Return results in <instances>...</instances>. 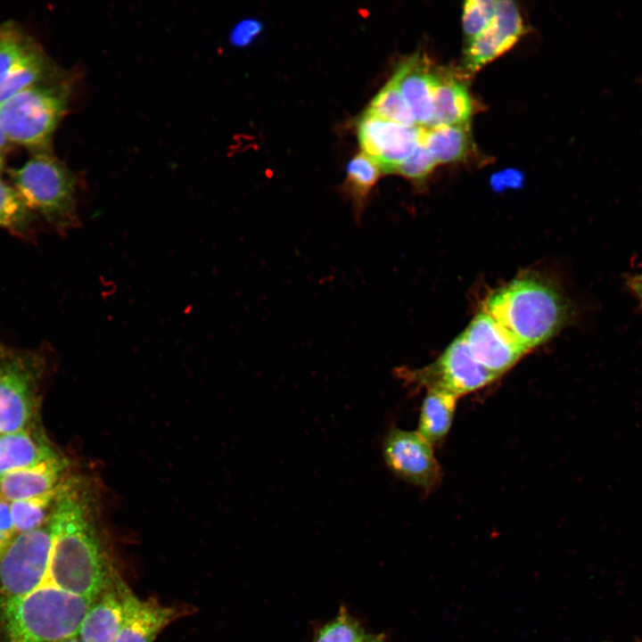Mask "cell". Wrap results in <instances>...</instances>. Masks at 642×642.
I'll return each mask as SVG.
<instances>
[{
  "label": "cell",
  "instance_id": "obj_1",
  "mask_svg": "<svg viewBox=\"0 0 642 642\" xmlns=\"http://www.w3.org/2000/svg\"><path fill=\"white\" fill-rule=\"evenodd\" d=\"M101 506L100 491L90 478L69 474L63 481L49 519L45 583L91 599L104 589L107 573L97 531Z\"/></svg>",
  "mask_w": 642,
  "mask_h": 642
},
{
  "label": "cell",
  "instance_id": "obj_2",
  "mask_svg": "<svg viewBox=\"0 0 642 642\" xmlns=\"http://www.w3.org/2000/svg\"><path fill=\"white\" fill-rule=\"evenodd\" d=\"M482 311L527 353L558 332L567 307L554 285L541 278L523 276L492 292Z\"/></svg>",
  "mask_w": 642,
  "mask_h": 642
},
{
  "label": "cell",
  "instance_id": "obj_3",
  "mask_svg": "<svg viewBox=\"0 0 642 642\" xmlns=\"http://www.w3.org/2000/svg\"><path fill=\"white\" fill-rule=\"evenodd\" d=\"M93 602L44 582L31 593L0 607L7 641L61 642L73 638Z\"/></svg>",
  "mask_w": 642,
  "mask_h": 642
},
{
  "label": "cell",
  "instance_id": "obj_4",
  "mask_svg": "<svg viewBox=\"0 0 642 642\" xmlns=\"http://www.w3.org/2000/svg\"><path fill=\"white\" fill-rule=\"evenodd\" d=\"M10 175L13 187L37 218L62 235L78 227L76 180L58 159L39 152Z\"/></svg>",
  "mask_w": 642,
  "mask_h": 642
},
{
  "label": "cell",
  "instance_id": "obj_5",
  "mask_svg": "<svg viewBox=\"0 0 642 642\" xmlns=\"http://www.w3.org/2000/svg\"><path fill=\"white\" fill-rule=\"evenodd\" d=\"M64 82H43L0 103V127L10 142L33 148L46 146L69 103Z\"/></svg>",
  "mask_w": 642,
  "mask_h": 642
},
{
  "label": "cell",
  "instance_id": "obj_6",
  "mask_svg": "<svg viewBox=\"0 0 642 642\" xmlns=\"http://www.w3.org/2000/svg\"><path fill=\"white\" fill-rule=\"evenodd\" d=\"M42 355L0 343V434L37 424Z\"/></svg>",
  "mask_w": 642,
  "mask_h": 642
},
{
  "label": "cell",
  "instance_id": "obj_7",
  "mask_svg": "<svg viewBox=\"0 0 642 642\" xmlns=\"http://www.w3.org/2000/svg\"><path fill=\"white\" fill-rule=\"evenodd\" d=\"M49 521L17 534L0 559V607L21 598L45 580L51 553Z\"/></svg>",
  "mask_w": 642,
  "mask_h": 642
},
{
  "label": "cell",
  "instance_id": "obj_8",
  "mask_svg": "<svg viewBox=\"0 0 642 642\" xmlns=\"http://www.w3.org/2000/svg\"><path fill=\"white\" fill-rule=\"evenodd\" d=\"M407 384L450 393L457 398L477 391L498 378L473 356L460 334L442 354L420 369H399Z\"/></svg>",
  "mask_w": 642,
  "mask_h": 642
},
{
  "label": "cell",
  "instance_id": "obj_9",
  "mask_svg": "<svg viewBox=\"0 0 642 642\" xmlns=\"http://www.w3.org/2000/svg\"><path fill=\"white\" fill-rule=\"evenodd\" d=\"M51 65L41 47L12 22L0 26V103L49 81Z\"/></svg>",
  "mask_w": 642,
  "mask_h": 642
},
{
  "label": "cell",
  "instance_id": "obj_10",
  "mask_svg": "<svg viewBox=\"0 0 642 642\" xmlns=\"http://www.w3.org/2000/svg\"><path fill=\"white\" fill-rule=\"evenodd\" d=\"M382 450L386 465L399 479L425 491L439 484L441 471L432 445L417 431L391 428Z\"/></svg>",
  "mask_w": 642,
  "mask_h": 642
},
{
  "label": "cell",
  "instance_id": "obj_11",
  "mask_svg": "<svg viewBox=\"0 0 642 642\" xmlns=\"http://www.w3.org/2000/svg\"><path fill=\"white\" fill-rule=\"evenodd\" d=\"M424 128L399 125L365 112L358 123V137L363 152L373 159L382 172H396L399 165L421 144Z\"/></svg>",
  "mask_w": 642,
  "mask_h": 642
},
{
  "label": "cell",
  "instance_id": "obj_12",
  "mask_svg": "<svg viewBox=\"0 0 642 642\" xmlns=\"http://www.w3.org/2000/svg\"><path fill=\"white\" fill-rule=\"evenodd\" d=\"M523 24L515 3L498 1L494 18L487 28L468 40L464 71L471 75L509 50L521 37Z\"/></svg>",
  "mask_w": 642,
  "mask_h": 642
},
{
  "label": "cell",
  "instance_id": "obj_13",
  "mask_svg": "<svg viewBox=\"0 0 642 642\" xmlns=\"http://www.w3.org/2000/svg\"><path fill=\"white\" fill-rule=\"evenodd\" d=\"M474 358L496 376L525 353L486 312L477 314L461 334Z\"/></svg>",
  "mask_w": 642,
  "mask_h": 642
},
{
  "label": "cell",
  "instance_id": "obj_14",
  "mask_svg": "<svg viewBox=\"0 0 642 642\" xmlns=\"http://www.w3.org/2000/svg\"><path fill=\"white\" fill-rule=\"evenodd\" d=\"M436 78L437 71L419 54L402 61L391 78L410 108L416 126H430Z\"/></svg>",
  "mask_w": 642,
  "mask_h": 642
},
{
  "label": "cell",
  "instance_id": "obj_15",
  "mask_svg": "<svg viewBox=\"0 0 642 642\" xmlns=\"http://www.w3.org/2000/svg\"><path fill=\"white\" fill-rule=\"evenodd\" d=\"M122 603V622L116 642H152L157 634L171 622L177 611L154 600H141L125 585H119Z\"/></svg>",
  "mask_w": 642,
  "mask_h": 642
},
{
  "label": "cell",
  "instance_id": "obj_16",
  "mask_svg": "<svg viewBox=\"0 0 642 642\" xmlns=\"http://www.w3.org/2000/svg\"><path fill=\"white\" fill-rule=\"evenodd\" d=\"M69 461L60 454L0 478V497L9 502L57 489L69 475Z\"/></svg>",
  "mask_w": 642,
  "mask_h": 642
},
{
  "label": "cell",
  "instance_id": "obj_17",
  "mask_svg": "<svg viewBox=\"0 0 642 642\" xmlns=\"http://www.w3.org/2000/svg\"><path fill=\"white\" fill-rule=\"evenodd\" d=\"M59 452L37 424L0 434V478L52 457Z\"/></svg>",
  "mask_w": 642,
  "mask_h": 642
},
{
  "label": "cell",
  "instance_id": "obj_18",
  "mask_svg": "<svg viewBox=\"0 0 642 642\" xmlns=\"http://www.w3.org/2000/svg\"><path fill=\"white\" fill-rule=\"evenodd\" d=\"M473 109V100L464 81L449 72L437 71L432 118L428 128L469 125Z\"/></svg>",
  "mask_w": 642,
  "mask_h": 642
},
{
  "label": "cell",
  "instance_id": "obj_19",
  "mask_svg": "<svg viewBox=\"0 0 642 642\" xmlns=\"http://www.w3.org/2000/svg\"><path fill=\"white\" fill-rule=\"evenodd\" d=\"M122 603L115 592L93 602L79 629L81 642H116L122 622Z\"/></svg>",
  "mask_w": 642,
  "mask_h": 642
},
{
  "label": "cell",
  "instance_id": "obj_20",
  "mask_svg": "<svg viewBox=\"0 0 642 642\" xmlns=\"http://www.w3.org/2000/svg\"><path fill=\"white\" fill-rule=\"evenodd\" d=\"M457 397L437 390H427L420 409L417 432L432 446L449 432Z\"/></svg>",
  "mask_w": 642,
  "mask_h": 642
},
{
  "label": "cell",
  "instance_id": "obj_21",
  "mask_svg": "<svg viewBox=\"0 0 642 642\" xmlns=\"http://www.w3.org/2000/svg\"><path fill=\"white\" fill-rule=\"evenodd\" d=\"M421 143L437 164L459 161L469 150V125L424 128Z\"/></svg>",
  "mask_w": 642,
  "mask_h": 642
},
{
  "label": "cell",
  "instance_id": "obj_22",
  "mask_svg": "<svg viewBox=\"0 0 642 642\" xmlns=\"http://www.w3.org/2000/svg\"><path fill=\"white\" fill-rule=\"evenodd\" d=\"M381 169L364 152L354 156L347 165L345 189L350 195L356 216L364 210L367 196L378 181Z\"/></svg>",
  "mask_w": 642,
  "mask_h": 642
},
{
  "label": "cell",
  "instance_id": "obj_23",
  "mask_svg": "<svg viewBox=\"0 0 642 642\" xmlns=\"http://www.w3.org/2000/svg\"><path fill=\"white\" fill-rule=\"evenodd\" d=\"M61 485L54 490L10 502L17 534L37 529L49 521Z\"/></svg>",
  "mask_w": 642,
  "mask_h": 642
},
{
  "label": "cell",
  "instance_id": "obj_24",
  "mask_svg": "<svg viewBox=\"0 0 642 642\" xmlns=\"http://www.w3.org/2000/svg\"><path fill=\"white\" fill-rule=\"evenodd\" d=\"M37 218L15 188L0 179V227L16 235L28 236Z\"/></svg>",
  "mask_w": 642,
  "mask_h": 642
},
{
  "label": "cell",
  "instance_id": "obj_25",
  "mask_svg": "<svg viewBox=\"0 0 642 642\" xmlns=\"http://www.w3.org/2000/svg\"><path fill=\"white\" fill-rule=\"evenodd\" d=\"M366 112L399 125L416 126L410 108L392 79L377 93Z\"/></svg>",
  "mask_w": 642,
  "mask_h": 642
},
{
  "label": "cell",
  "instance_id": "obj_26",
  "mask_svg": "<svg viewBox=\"0 0 642 642\" xmlns=\"http://www.w3.org/2000/svg\"><path fill=\"white\" fill-rule=\"evenodd\" d=\"M368 635L360 621L342 605L333 619L316 630L312 642H365Z\"/></svg>",
  "mask_w": 642,
  "mask_h": 642
},
{
  "label": "cell",
  "instance_id": "obj_27",
  "mask_svg": "<svg viewBox=\"0 0 642 642\" xmlns=\"http://www.w3.org/2000/svg\"><path fill=\"white\" fill-rule=\"evenodd\" d=\"M498 1L468 0L463 8V29L470 40L483 31L494 18Z\"/></svg>",
  "mask_w": 642,
  "mask_h": 642
},
{
  "label": "cell",
  "instance_id": "obj_28",
  "mask_svg": "<svg viewBox=\"0 0 642 642\" xmlns=\"http://www.w3.org/2000/svg\"><path fill=\"white\" fill-rule=\"evenodd\" d=\"M437 165L436 160L421 143L396 170L399 175L413 180L426 177Z\"/></svg>",
  "mask_w": 642,
  "mask_h": 642
},
{
  "label": "cell",
  "instance_id": "obj_29",
  "mask_svg": "<svg viewBox=\"0 0 642 642\" xmlns=\"http://www.w3.org/2000/svg\"><path fill=\"white\" fill-rule=\"evenodd\" d=\"M16 536L11 503L0 497V559Z\"/></svg>",
  "mask_w": 642,
  "mask_h": 642
},
{
  "label": "cell",
  "instance_id": "obj_30",
  "mask_svg": "<svg viewBox=\"0 0 642 642\" xmlns=\"http://www.w3.org/2000/svg\"><path fill=\"white\" fill-rule=\"evenodd\" d=\"M260 30L261 24L258 21H243L234 29L232 41L237 45H248L259 35Z\"/></svg>",
  "mask_w": 642,
  "mask_h": 642
},
{
  "label": "cell",
  "instance_id": "obj_31",
  "mask_svg": "<svg viewBox=\"0 0 642 642\" xmlns=\"http://www.w3.org/2000/svg\"><path fill=\"white\" fill-rule=\"evenodd\" d=\"M631 291L642 302V274L633 276L629 281Z\"/></svg>",
  "mask_w": 642,
  "mask_h": 642
},
{
  "label": "cell",
  "instance_id": "obj_32",
  "mask_svg": "<svg viewBox=\"0 0 642 642\" xmlns=\"http://www.w3.org/2000/svg\"><path fill=\"white\" fill-rule=\"evenodd\" d=\"M365 642H388L384 634H369Z\"/></svg>",
  "mask_w": 642,
  "mask_h": 642
},
{
  "label": "cell",
  "instance_id": "obj_33",
  "mask_svg": "<svg viewBox=\"0 0 642 642\" xmlns=\"http://www.w3.org/2000/svg\"><path fill=\"white\" fill-rule=\"evenodd\" d=\"M9 142V139L0 127V151L6 149Z\"/></svg>",
  "mask_w": 642,
  "mask_h": 642
},
{
  "label": "cell",
  "instance_id": "obj_34",
  "mask_svg": "<svg viewBox=\"0 0 642 642\" xmlns=\"http://www.w3.org/2000/svg\"><path fill=\"white\" fill-rule=\"evenodd\" d=\"M61 642H79V641H78L77 639H75V638H69V639L62 640V641H61Z\"/></svg>",
  "mask_w": 642,
  "mask_h": 642
},
{
  "label": "cell",
  "instance_id": "obj_35",
  "mask_svg": "<svg viewBox=\"0 0 642 642\" xmlns=\"http://www.w3.org/2000/svg\"><path fill=\"white\" fill-rule=\"evenodd\" d=\"M3 166H4V162H3V159H2V157H1V155H0V171H1V169H3Z\"/></svg>",
  "mask_w": 642,
  "mask_h": 642
}]
</instances>
